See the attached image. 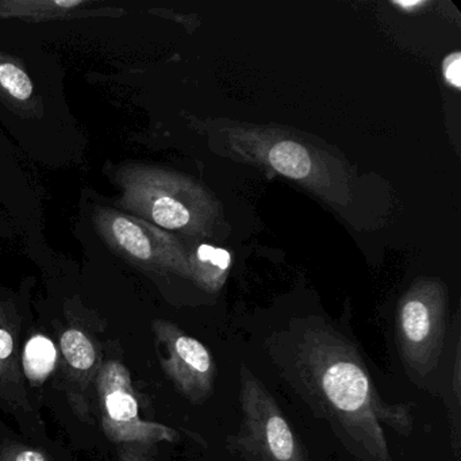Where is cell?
<instances>
[{
  "mask_svg": "<svg viewBox=\"0 0 461 461\" xmlns=\"http://www.w3.org/2000/svg\"><path fill=\"white\" fill-rule=\"evenodd\" d=\"M302 361L312 388L331 414L363 442L372 456L390 461L383 425L406 436L412 428L410 410L383 402L363 363L348 345L331 334L317 331L306 336Z\"/></svg>",
  "mask_w": 461,
  "mask_h": 461,
  "instance_id": "obj_1",
  "label": "cell"
},
{
  "mask_svg": "<svg viewBox=\"0 0 461 461\" xmlns=\"http://www.w3.org/2000/svg\"><path fill=\"white\" fill-rule=\"evenodd\" d=\"M121 212L193 239L212 237L222 229L220 202L187 175L148 164H125L115 172Z\"/></svg>",
  "mask_w": 461,
  "mask_h": 461,
  "instance_id": "obj_2",
  "label": "cell"
},
{
  "mask_svg": "<svg viewBox=\"0 0 461 461\" xmlns=\"http://www.w3.org/2000/svg\"><path fill=\"white\" fill-rule=\"evenodd\" d=\"M225 155L253 164L267 174L298 183L334 206H348L352 198V175L330 153L299 134L268 126H223Z\"/></svg>",
  "mask_w": 461,
  "mask_h": 461,
  "instance_id": "obj_3",
  "label": "cell"
},
{
  "mask_svg": "<svg viewBox=\"0 0 461 461\" xmlns=\"http://www.w3.org/2000/svg\"><path fill=\"white\" fill-rule=\"evenodd\" d=\"M447 293L433 277L418 279L399 302L396 336L404 361L418 374L436 366L444 345Z\"/></svg>",
  "mask_w": 461,
  "mask_h": 461,
  "instance_id": "obj_4",
  "label": "cell"
},
{
  "mask_svg": "<svg viewBox=\"0 0 461 461\" xmlns=\"http://www.w3.org/2000/svg\"><path fill=\"white\" fill-rule=\"evenodd\" d=\"M242 423L234 450L252 461H306L279 404L252 372L241 368Z\"/></svg>",
  "mask_w": 461,
  "mask_h": 461,
  "instance_id": "obj_5",
  "label": "cell"
},
{
  "mask_svg": "<svg viewBox=\"0 0 461 461\" xmlns=\"http://www.w3.org/2000/svg\"><path fill=\"white\" fill-rule=\"evenodd\" d=\"M94 225L102 240L123 258L190 279V247L174 234L107 206L96 207Z\"/></svg>",
  "mask_w": 461,
  "mask_h": 461,
  "instance_id": "obj_6",
  "label": "cell"
},
{
  "mask_svg": "<svg viewBox=\"0 0 461 461\" xmlns=\"http://www.w3.org/2000/svg\"><path fill=\"white\" fill-rule=\"evenodd\" d=\"M161 336L168 344L167 368L182 393L196 403L206 401L214 391L215 364L212 353L193 337L172 325H163Z\"/></svg>",
  "mask_w": 461,
  "mask_h": 461,
  "instance_id": "obj_7",
  "label": "cell"
},
{
  "mask_svg": "<svg viewBox=\"0 0 461 461\" xmlns=\"http://www.w3.org/2000/svg\"><path fill=\"white\" fill-rule=\"evenodd\" d=\"M91 5L93 0H0V21L39 23L112 13L109 9L91 10Z\"/></svg>",
  "mask_w": 461,
  "mask_h": 461,
  "instance_id": "obj_8",
  "label": "cell"
},
{
  "mask_svg": "<svg viewBox=\"0 0 461 461\" xmlns=\"http://www.w3.org/2000/svg\"><path fill=\"white\" fill-rule=\"evenodd\" d=\"M0 101L21 115H34L42 110L34 83L23 64L4 52H0Z\"/></svg>",
  "mask_w": 461,
  "mask_h": 461,
  "instance_id": "obj_9",
  "label": "cell"
},
{
  "mask_svg": "<svg viewBox=\"0 0 461 461\" xmlns=\"http://www.w3.org/2000/svg\"><path fill=\"white\" fill-rule=\"evenodd\" d=\"M231 255L223 248L199 244L190 248V280L209 294L220 293L230 271Z\"/></svg>",
  "mask_w": 461,
  "mask_h": 461,
  "instance_id": "obj_10",
  "label": "cell"
},
{
  "mask_svg": "<svg viewBox=\"0 0 461 461\" xmlns=\"http://www.w3.org/2000/svg\"><path fill=\"white\" fill-rule=\"evenodd\" d=\"M58 363V350L55 344L42 334L32 337L23 352V369L32 382H44Z\"/></svg>",
  "mask_w": 461,
  "mask_h": 461,
  "instance_id": "obj_11",
  "label": "cell"
},
{
  "mask_svg": "<svg viewBox=\"0 0 461 461\" xmlns=\"http://www.w3.org/2000/svg\"><path fill=\"white\" fill-rule=\"evenodd\" d=\"M61 350L74 368L86 371L95 363V349L90 339L80 330H67L61 337Z\"/></svg>",
  "mask_w": 461,
  "mask_h": 461,
  "instance_id": "obj_12",
  "label": "cell"
},
{
  "mask_svg": "<svg viewBox=\"0 0 461 461\" xmlns=\"http://www.w3.org/2000/svg\"><path fill=\"white\" fill-rule=\"evenodd\" d=\"M106 410L109 417L115 422L131 423V420H139V403L133 393L122 388H115L107 393Z\"/></svg>",
  "mask_w": 461,
  "mask_h": 461,
  "instance_id": "obj_13",
  "label": "cell"
},
{
  "mask_svg": "<svg viewBox=\"0 0 461 461\" xmlns=\"http://www.w3.org/2000/svg\"><path fill=\"white\" fill-rule=\"evenodd\" d=\"M442 75L447 85L456 90L461 88V53H450L442 61Z\"/></svg>",
  "mask_w": 461,
  "mask_h": 461,
  "instance_id": "obj_14",
  "label": "cell"
},
{
  "mask_svg": "<svg viewBox=\"0 0 461 461\" xmlns=\"http://www.w3.org/2000/svg\"><path fill=\"white\" fill-rule=\"evenodd\" d=\"M13 349H14V341H13L12 334L0 328V360L10 357Z\"/></svg>",
  "mask_w": 461,
  "mask_h": 461,
  "instance_id": "obj_15",
  "label": "cell"
},
{
  "mask_svg": "<svg viewBox=\"0 0 461 461\" xmlns=\"http://www.w3.org/2000/svg\"><path fill=\"white\" fill-rule=\"evenodd\" d=\"M391 5L398 7L402 12L412 13L417 9H420V7H425L428 2H422V0H418V2H391Z\"/></svg>",
  "mask_w": 461,
  "mask_h": 461,
  "instance_id": "obj_16",
  "label": "cell"
},
{
  "mask_svg": "<svg viewBox=\"0 0 461 461\" xmlns=\"http://www.w3.org/2000/svg\"><path fill=\"white\" fill-rule=\"evenodd\" d=\"M15 461H47L41 453L36 452V450H23L20 455L17 456Z\"/></svg>",
  "mask_w": 461,
  "mask_h": 461,
  "instance_id": "obj_17",
  "label": "cell"
}]
</instances>
